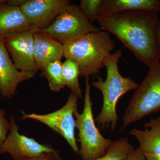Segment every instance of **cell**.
Wrapping results in <instances>:
<instances>
[{
    "label": "cell",
    "mask_w": 160,
    "mask_h": 160,
    "mask_svg": "<svg viewBox=\"0 0 160 160\" xmlns=\"http://www.w3.org/2000/svg\"><path fill=\"white\" fill-rule=\"evenodd\" d=\"M147 160H160V155H145Z\"/></svg>",
    "instance_id": "obj_25"
},
{
    "label": "cell",
    "mask_w": 160,
    "mask_h": 160,
    "mask_svg": "<svg viewBox=\"0 0 160 160\" xmlns=\"http://www.w3.org/2000/svg\"><path fill=\"white\" fill-rule=\"evenodd\" d=\"M35 74L17 69L6 49L5 39L0 38V92L2 97H12L20 83L31 79Z\"/></svg>",
    "instance_id": "obj_11"
},
{
    "label": "cell",
    "mask_w": 160,
    "mask_h": 160,
    "mask_svg": "<svg viewBox=\"0 0 160 160\" xmlns=\"http://www.w3.org/2000/svg\"><path fill=\"white\" fill-rule=\"evenodd\" d=\"M144 126L149 129H132L129 134L138 141L139 148L145 155H160V117L150 119Z\"/></svg>",
    "instance_id": "obj_14"
},
{
    "label": "cell",
    "mask_w": 160,
    "mask_h": 160,
    "mask_svg": "<svg viewBox=\"0 0 160 160\" xmlns=\"http://www.w3.org/2000/svg\"><path fill=\"white\" fill-rule=\"evenodd\" d=\"M122 55V52L118 50L106 57L104 62L106 69V80L103 81L101 77L97 76L96 81L91 84L103 96L102 110L95 119L102 130L109 127L114 131L118 121L116 111L118 101L126 92L136 89L138 85L130 78L124 77L120 73L118 64Z\"/></svg>",
    "instance_id": "obj_2"
},
{
    "label": "cell",
    "mask_w": 160,
    "mask_h": 160,
    "mask_svg": "<svg viewBox=\"0 0 160 160\" xmlns=\"http://www.w3.org/2000/svg\"><path fill=\"white\" fill-rule=\"evenodd\" d=\"M146 11L158 13L159 0H102L99 16H109L126 12Z\"/></svg>",
    "instance_id": "obj_13"
},
{
    "label": "cell",
    "mask_w": 160,
    "mask_h": 160,
    "mask_svg": "<svg viewBox=\"0 0 160 160\" xmlns=\"http://www.w3.org/2000/svg\"><path fill=\"white\" fill-rule=\"evenodd\" d=\"M78 98L71 92L66 104L61 109L45 114H27L22 112V120L38 121L62 136L66 139L75 152L78 153L79 149L75 137V119L74 113L78 107Z\"/></svg>",
    "instance_id": "obj_7"
},
{
    "label": "cell",
    "mask_w": 160,
    "mask_h": 160,
    "mask_svg": "<svg viewBox=\"0 0 160 160\" xmlns=\"http://www.w3.org/2000/svg\"><path fill=\"white\" fill-rule=\"evenodd\" d=\"M10 122L9 133L1 148L0 153H8L14 160H23L58 151L51 145L41 144L32 138L20 134L13 116L10 117Z\"/></svg>",
    "instance_id": "obj_9"
},
{
    "label": "cell",
    "mask_w": 160,
    "mask_h": 160,
    "mask_svg": "<svg viewBox=\"0 0 160 160\" xmlns=\"http://www.w3.org/2000/svg\"><path fill=\"white\" fill-rule=\"evenodd\" d=\"M6 112L0 109V151L10 128V122L5 118Z\"/></svg>",
    "instance_id": "obj_20"
},
{
    "label": "cell",
    "mask_w": 160,
    "mask_h": 160,
    "mask_svg": "<svg viewBox=\"0 0 160 160\" xmlns=\"http://www.w3.org/2000/svg\"><path fill=\"white\" fill-rule=\"evenodd\" d=\"M134 149L128 138H120L112 142L105 154L92 160H125Z\"/></svg>",
    "instance_id": "obj_18"
},
{
    "label": "cell",
    "mask_w": 160,
    "mask_h": 160,
    "mask_svg": "<svg viewBox=\"0 0 160 160\" xmlns=\"http://www.w3.org/2000/svg\"><path fill=\"white\" fill-rule=\"evenodd\" d=\"M34 42L35 61L38 70L63 57L64 45L44 30L38 29L35 32Z\"/></svg>",
    "instance_id": "obj_12"
},
{
    "label": "cell",
    "mask_w": 160,
    "mask_h": 160,
    "mask_svg": "<svg viewBox=\"0 0 160 160\" xmlns=\"http://www.w3.org/2000/svg\"><path fill=\"white\" fill-rule=\"evenodd\" d=\"M59 152L45 153L38 157L28 158L23 160H61Z\"/></svg>",
    "instance_id": "obj_21"
},
{
    "label": "cell",
    "mask_w": 160,
    "mask_h": 160,
    "mask_svg": "<svg viewBox=\"0 0 160 160\" xmlns=\"http://www.w3.org/2000/svg\"><path fill=\"white\" fill-rule=\"evenodd\" d=\"M38 28H31L8 35L5 46L18 70L36 73L38 71L34 58V34Z\"/></svg>",
    "instance_id": "obj_8"
},
{
    "label": "cell",
    "mask_w": 160,
    "mask_h": 160,
    "mask_svg": "<svg viewBox=\"0 0 160 160\" xmlns=\"http://www.w3.org/2000/svg\"><path fill=\"white\" fill-rule=\"evenodd\" d=\"M157 42L159 61L160 62V20L158 23L156 29Z\"/></svg>",
    "instance_id": "obj_24"
},
{
    "label": "cell",
    "mask_w": 160,
    "mask_h": 160,
    "mask_svg": "<svg viewBox=\"0 0 160 160\" xmlns=\"http://www.w3.org/2000/svg\"><path fill=\"white\" fill-rule=\"evenodd\" d=\"M47 79L50 90L58 92L65 88L62 79V62L57 60L49 63L42 70L40 75Z\"/></svg>",
    "instance_id": "obj_17"
},
{
    "label": "cell",
    "mask_w": 160,
    "mask_h": 160,
    "mask_svg": "<svg viewBox=\"0 0 160 160\" xmlns=\"http://www.w3.org/2000/svg\"><path fill=\"white\" fill-rule=\"evenodd\" d=\"M2 97V95H1V92H0V102H1V98Z\"/></svg>",
    "instance_id": "obj_27"
},
{
    "label": "cell",
    "mask_w": 160,
    "mask_h": 160,
    "mask_svg": "<svg viewBox=\"0 0 160 160\" xmlns=\"http://www.w3.org/2000/svg\"><path fill=\"white\" fill-rule=\"evenodd\" d=\"M7 2V1H6ZM20 7L0 4V38L31 28Z\"/></svg>",
    "instance_id": "obj_15"
},
{
    "label": "cell",
    "mask_w": 160,
    "mask_h": 160,
    "mask_svg": "<svg viewBox=\"0 0 160 160\" xmlns=\"http://www.w3.org/2000/svg\"><path fill=\"white\" fill-rule=\"evenodd\" d=\"M80 70L78 66L73 61L66 59L62 62V79L64 86H67L78 98H82V90L79 83Z\"/></svg>",
    "instance_id": "obj_16"
},
{
    "label": "cell",
    "mask_w": 160,
    "mask_h": 160,
    "mask_svg": "<svg viewBox=\"0 0 160 160\" xmlns=\"http://www.w3.org/2000/svg\"><path fill=\"white\" fill-rule=\"evenodd\" d=\"M102 0H82L79 7L86 18L91 24L97 21L99 14Z\"/></svg>",
    "instance_id": "obj_19"
},
{
    "label": "cell",
    "mask_w": 160,
    "mask_h": 160,
    "mask_svg": "<svg viewBox=\"0 0 160 160\" xmlns=\"http://www.w3.org/2000/svg\"><path fill=\"white\" fill-rule=\"evenodd\" d=\"M89 77L86 78L84 106L82 112L75 111L76 128L80 143L78 154L83 160H92L102 156L113 141L103 136L95 125L90 96Z\"/></svg>",
    "instance_id": "obj_5"
},
{
    "label": "cell",
    "mask_w": 160,
    "mask_h": 160,
    "mask_svg": "<svg viewBox=\"0 0 160 160\" xmlns=\"http://www.w3.org/2000/svg\"><path fill=\"white\" fill-rule=\"evenodd\" d=\"M63 45V57L76 63L80 76L86 78L100 72L115 44L109 32L101 30L81 36Z\"/></svg>",
    "instance_id": "obj_3"
},
{
    "label": "cell",
    "mask_w": 160,
    "mask_h": 160,
    "mask_svg": "<svg viewBox=\"0 0 160 160\" xmlns=\"http://www.w3.org/2000/svg\"><path fill=\"white\" fill-rule=\"evenodd\" d=\"M6 0H0V4H2V3H5L6 2Z\"/></svg>",
    "instance_id": "obj_26"
},
{
    "label": "cell",
    "mask_w": 160,
    "mask_h": 160,
    "mask_svg": "<svg viewBox=\"0 0 160 160\" xmlns=\"http://www.w3.org/2000/svg\"><path fill=\"white\" fill-rule=\"evenodd\" d=\"M101 30L88 21L78 6L70 4L43 30L64 45L81 36Z\"/></svg>",
    "instance_id": "obj_6"
},
{
    "label": "cell",
    "mask_w": 160,
    "mask_h": 160,
    "mask_svg": "<svg viewBox=\"0 0 160 160\" xmlns=\"http://www.w3.org/2000/svg\"><path fill=\"white\" fill-rule=\"evenodd\" d=\"M27 0H9L6 3L10 6L21 7L26 2Z\"/></svg>",
    "instance_id": "obj_23"
},
{
    "label": "cell",
    "mask_w": 160,
    "mask_h": 160,
    "mask_svg": "<svg viewBox=\"0 0 160 160\" xmlns=\"http://www.w3.org/2000/svg\"><path fill=\"white\" fill-rule=\"evenodd\" d=\"M69 4V0H27L20 8L31 27L44 30Z\"/></svg>",
    "instance_id": "obj_10"
},
{
    "label": "cell",
    "mask_w": 160,
    "mask_h": 160,
    "mask_svg": "<svg viewBox=\"0 0 160 160\" xmlns=\"http://www.w3.org/2000/svg\"><path fill=\"white\" fill-rule=\"evenodd\" d=\"M160 20L157 12L132 11L99 16L97 21L102 30L115 36L149 67L159 61L156 29Z\"/></svg>",
    "instance_id": "obj_1"
},
{
    "label": "cell",
    "mask_w": 160,
    "mask_h": 160,
    "mask_svg": "<svg viewBox=\"0 0 160 160\" xmlns=\"http://www.w3.org/2000/svg\"><path fill=\"white\" fill-rule=\"evenodd\" d=\"M160 110V62L149 66V70L134 92L123 115L121 130L146 116Z\"/></svg>",
    "instance_id": "obj_4"
},
{
    "label": "cell",
    "mask_w": 160,
    "mask_h": 160,
    "mask_svg": "<svg viewBox=\"0 0 160 160\" xmlns=\"http://www.w3.org/2000/svg\"><path fill=\"white\" fill-rule=\"evenodd\" d=\"M125 160H147L145 155L141 152L139 148L134 149L127 156Z\"/></svg>",
    "instance_id": "obj_22"
}]
</instances>
